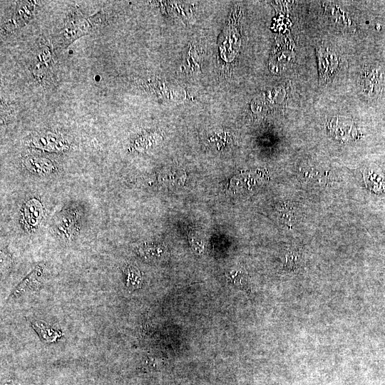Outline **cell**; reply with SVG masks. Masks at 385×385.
Segmentation results:
<instances>
[{"instance_id": "5b68a950", "label": "cell", "mask_w": 385, "mask_h": 385, "mask_svg": "<svg viewBox=\"0 0 385 385\" xmlns=\"http://www.w3.org/2000/svg\"><path fill=\"white\" fill-rule=\"evenodd\" d=\"M41 270L39 268L35 269L34 271H32L27 277L23 279V281L15 288L12 294H11V297H17L24 292L26 291L27 288L31 287L32 284L35 282V280L36 278L40 275Z\"/></svg>"}, {"instance_id": "6da1fadb", "label": "cell", "mask_w": 385, "mask_h": 385, "mask_svg": "<svg viewBox=\"0 0 385 385\" xmlns=\"http://www.w3.org/2000/svg\"><path fill=\"white\" fill-rule=\"evenodd\" d=\"M91 30V24L82 18L72 19L67 23L64 29L53 41L56 47H65L77 38L88 34Z\"/></svg>"}, {"instance_id": "30bf717a", "label": "cell", "mask_w": 385, "mask_h": 385, "mask_svg": "<svg viewBox=\"0 0 385 385\" xmlns=\"http://www.w3.org/2000/svg\"><path fill=\"white\" fill-rule=\"evenodd\" d=\"M297 259V252L294 253V252H289L286 256L285 267L288 269L289 270H291L293 268H294Z\"/></svg>"}, {"instance_id": "7a4b0ae2", "label": "cell", "mask_w": 385, "mask_h": 385, "mask_svg": "<svg viewBox=\"0 0 385 385\" xmlns=\"http://www.w3.org/2000/svg\"><path fill=\"white\" fill-rule=\"evenodd\" d=\"M317 56L319 80L321 82L329 81L338 67L339 60L337 56L329 49L318 48H317Z\"/></svg>"}, {"instance_id": "8992f818", "label": "cell", "mask_w": 385, "mask_h": 385, "mask_svg": "<svg viewBox=\"0 0 385 385\" xmlns=\"http://www.w3.org/2000/svg\"><path fill=\"white\" fill-rule=\"evenodd\" d=\"M366 182L369 189L374 192H380L385 189V180L383 176L374 172H369Z\"/></svg>"}, {"instance_id": "9c48e42d", "label": "cell", "mask_w": 385, "mask_h": 385, "mask_svg": "<svg viewBox=\"0 0 385 385\" xmlns=\"http://www.w3.org/2000/svg\"><path fill=\"white\" fill-rule=\"evenodd\" d=\"M126 274L128 287L130 289L138 288L141 283V278L138 270L132 266H129L127 267Z\"/></svg>"}, {"instance_id": "3957f363", "label": "cell", "mask_w": 385, "mask_h": 385, "mask_svg": "<svg viewBox=\"0 0 385 385\" xmlns=\"http://www.w3.org/2000/svg\"><path fill=\"white\" fill-rule=\"evenodd\" d=\"M382 73L377 68L371 67L365 71L362 77L364 91L369 96H376L381 91Z\"/></svg>"}, {"instance_id": "52a82bcc", "label": "cell", "mask_w": 385, "mask_h": 385, "mask_svg": "<svg viewBox=\"0 0 385 385\" xmlns=\"http://www.w3.org/2000/svg\"><path fill=\"white\" fill-rule=\"evenodd\" d=\"M41 205L39 202L33 201L29 202L26 205V210H25V216L27 221L31 225L36 224L37 220L41 217Z\"/></svg>"}, {"instance_id": "ba28073f", "label": "cell", "mask_w": 385, "mask_h": 385, "mask_svg": "<svg viewBox=\"0 0 385 385\" xmlns=\"http://www.w3.org/2000/svg\"><path fill=\"white\" fill-rule=\"evenodd\" d=\"M33 326L43 340L51 342L55 340L58 337H59V334L52 331V329L47 328L46 325L43 323H33Z\"/></svg>"}, {"instance_id": "277c9868", "label": "cell", "mask_w": 385, "mask_h": 385, "mask_svg": "<svg viewBox=\"0 0 385 385\" xmlns=\"http://www.w3.org/2000/svg\"><path fill=\"white\" fill-rule=\"evenodd\" d=\"M14 16V23L19 26H22L27 23L32 17L35 5L31 1L20 2Z\"/></svg>"}]
</instances>
